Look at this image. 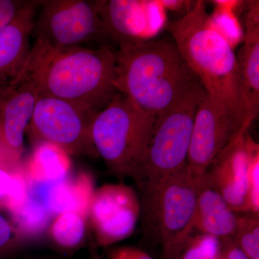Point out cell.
Instances as JSON below:
<instances>
[{"label":"cell","instance_id":"obj_1","mask_svg":"<svg viewBox=\"0 0 259 259\" xmlns=\"http://www.w3.org/2000/svg\"><path fill=\"white\" fill-rule=\"evenodd\" d=\"M166 30L209 98L243 123L251 124L233 47L204 2H197L187 14L167 24Z\"/></svg>","mask_w":259,"mask_h":259},{"label":"cell","instance_id":"obj_2","mask_svg":"<svg viewBox=\"0 0 259 259\" xmlns=\"http://www.w3.org/2000/svg\"><path fill=\"white\" fill-rule=\"evenodd\" d=\"M115 54L117 91L156 122L199 82L175 42L131 40Z\"/></svg>","mask_w":259,"mask_h":259},{"label":"cell","instance_id":"obj_3","mask_svg":"<svg viewBox=\"0 0 259 259\" xmlns=\"http://www.w3.org/2000/svg\"><path fill=\"white\" fill-rule=\"evenodd\" d=\"M115 49L79 46L48 57L30 73L39 95L79 104L97 113L118 95Z\"/></svg>","mask_w":259,"mask_h":259},{"label":"cell","instance_id":"obj_4","mask_svg":"<svg viewBox=\"0 0 259 259\" xmlns=\"http://www.w3.org/2000/svg\"><path fill=\"white\" fill-rule=\"evenodd\" d=\"M155 122L121 93L95 114L92 140L107 171L119 179L133 178L144 157Z\"/></svg>","mask_w":259,"mask_h":259},{"label":"cell","instance_id":"obj_5","mask_svg":"<svg viewBox=\"0 0 259 259\" xmlns=\"http://www.w3.org/2000/svg\"><path fill=\"white\" fill-rule=\"evenodd\" d=\"M197 186V178L187 166L141 193V214L161 245L163 259H180L195 232Z\"/></svg>","mask_w":259,"mask_h":259},{"label":"cell","instance_id":"obj_6","mask_svg":"<svg viewBox=\"0 0 259 259\" xmlns=\"http://www.w3.org/2000/svg\"><path fill=\"white\" fill-rule=\"evenodd\" d=\"M39 9L32 30L34 42L22 74H30L48 57L64 49L109 41L98 1L47 0Z\"/></svg>","mask_w":259,"mask_h":259},{"label":"cell","instance_id":"obj_7","mask_svg":"<svg viewBox=\"0 0 259 259\" xmlns=\"http://www.w3.org/2000/svg\"><path fill=\"white\" fill-rule=\"evenodd\" d=\"M205 94L201 83H196L155 122L144 157L132 178L141 193L188 166L194 116Z\"/></svg>","mask_w":259,"mask_h":259},{"label":"cell","instance_id":"obj_8","mask_svg":"<svg viewBox=\"0 0 259 259\" xmlns=\"http://www.w3.org/2000/svg\"><path fill=\"white\" fill-rule=\"evenodd\" d=\"M95 114L79 104L39 95L26 133L34 146L49 143L70 156L98 157L91 134Z\"/></svg>","mask_w":259,"mask_h":259},{"label":"cell","instance_id":"obj_9","mask_svg":"<svg viewBox=\"0 0 259 259\" xmlns=\"http://www.w3.org/2000/svg\"><path fill=\"white\" fill-rule=\"evenodd\" d=\"M39 97L31 74L0 83V167L21 168L24 139Z\"/></svg>","mask_w":259,"mask_h":259},{"label":"cell","instance_id":"obj_10","mask_svg":"<svg viewBox=\"0 0 259 259\" xmlns=\"http://www.w3.org/2000/svg\"><path fill=\"white\" fill-rule=\"evenodd\" d=\"M140 217L141 202L132 187L120 183L95 188L89 225L97 247L105 248L129 238Z\"/></svg>","mask_w":259,"mask_h":259},{"label":"cell","instance_id":"obj_11","mask_svg":"<svg viewBox=\"0 0 259 259\" xmlns=\"http://www.w3.org/2000/svg\"><path fill=\"white\" fill-rule=\"evenodd\" d=\"M245 126L241 120L213 102L207 93L199 102L188 156V167L195 177L204 175L213 160Z\"/></svg>","mask_w":259,"mask_h":259},{"label":"cell","instance_id":"obj_12","mask_svg":"<svg viewBox=\"0 0 259 259\" xmlns=\"http://www.w3.org/2000/svg\"><path fill=\"white\" fill-rule=\"evenodd\" d=\"M245 126L209 165L206 176L235 212L248 213L246 175L253 138Z\"/></svg>","mask_w":259,"mask_h":259},{"label":"cell","instance_id":"obj_13","mask_svg":"<svg viewBox=\"0 0 259 259\" xmlns=\"http://www.w3.org/2000/svg\"><path fill=\"white\" fill-rule=\"evenodd\" d=\"M42 1L27 0L11 23L0 32V83L13 81L28 63L34 21Z\"/></svg>","mask_w":259,"mask_h":259},{"label":"cell","instance_id":"obj_14","mask_svg":"<svg viewBox=\"0 0 259 259\" xmlns=\"http://www.w3.org/2000/svg\"><path fill=\"white\" fill-rule=\"evenodd\" d=\"M247 9L244 41L236 57L248 113L253 121L259 112V2H248Z\"/></svg>","mask_w":259,"mask_h":259},{"label":"cell","instance_id":"obj_15","mask_svg":"<svg viewBox=\"0 0 259 259\" xmlns=\"http://www.w3.org/2000/svg\"><path fill=\"white\" fill-rule=\"evenodd\" d=\"M194 229L219 239L233 236L238 214L209 182L205 174L197 177Z\"/></svg>","mask_w":259,"mask_h":259},{"label":"cell","instance_id":"obj_16","mask_svg":"<svg viewBox=\"0 0 259 259\" xmlns=\"http://www.w3.org/2000/svg\"><path fill=\"white\" fill-rule=\"evenodd\" d=\"M34 147L31 156L22 168L29 192L40 201L48 189L71 175L72 163L69 155L55 145L41 143Z\"/></svg>","mask_w":259,"mask_h":259},{"label":"cell","instance_id":"obj_17","mask_svg":"<svg viewBox=\"0 0 259 259\" xmlns=\"http://www.w3.org/2000/svg\"><path fill=\"white\" fill-rule=\"evenodd\" d=\"M95 187V179L86 171L78 172L48 189L41 202L54 218L69 211L88 214Z\"/></svg>","mask_w":259,"mask_h":259},{"label":"cell","instance_id":"obj_18","mask_svg":"<svg viewBox=\"0 0 259 259\" xmlns=\"http://www.w3.org/2000/svg\"><path fill=\"white\" fill-rule=\"evenodd\" d=\"M90 230L88 214L69 211L61 213L53 219L47 233L56 248L71 252L85 244Z\"/></svg>","mask_w":259,"mask_h":259},{"label":"cell","instance_id":"obj_19","mask_svg":"<svg viewBox=\"0 0 259 259\" xmlns=\"http://www.w3.org/2000/svg\"><path fill=\"white\" fill-rule=\"evenodd\" d=\"M8 214L26 244L38 239L47 233L54 218L44 203L30 192L21 204Z\"/></svg>","mask_w":259,"mask_h":259},{"label":"cell","instance_id":"obj_20","mask_svg":"<svg viewBox=\"0 0 259 259\" xmlns=\"http://www.w3.org/2000/svg\"><path fill=\"white\" fill-rule=\"evenodd\" d=\"M28 194V182L22 167L12 172L0 167V208L10 212L21 204Z\"/></svg>","mask_w":259,"mask_h":259},{"label":"cell","instance_id":"obj_21","mask_svg":"<svg viewBox=\"0 0 259 259\" xmlns=\"http://www.w3.org/2000/svg\"><path fill=\"white\" fill-rule=\"evenodd\" d=\"M231 238L248 259H259V214L238 216Z\"/></svg>","mask_w":259,"mask_h":259},{"label":"cell","instance_id":"obj_22","mask_svg":"<svg viewBox=\"0 0 259 259\" xmlns=\"http://www.w3.org/2000/svg\"><path fill=\"white\" fill-rule=\"evenodd\" d=\"M180 259H221V243L217 237L206 233L192 234Z\"/></svg>","mask_w":259,"mask_h":259},{"label":"cell","instance_id":"obj_23","mask_svg":"<svg viewBox=\"0 0 259 259\" xmlns=\"http://www.w3.org/2000/svg\"><path fill=\"white\" fill-rule=\"evenodd\" d=\"M246 188L248 213L259 214V146L253 139L250 146Z\"/></svg>","mask_w":259,"mask_h":259},{"label":"cell","instance_id":"obj_24","mask_svg":"<svg viewBox=\"0 0 259 259\" xmlns=\"http://www.w3.org/2000/svg\"><path fill=\"white\" fill-rule=\"evenodd\" d=\"M5 213L0 208V259H11L27 244Z\"/></svg>","mask_w":259,"mask_h":259},{"label":"cell","instance_id":"obj_25","mask_svg":"<svg viewBox=\"0 0 259 259\" xmlns=\"http://www.w3.org/2000/svg\"><path fill=\"white\" fill-rule=\"evenodd\" d=\"M27 0H0V32L15 18Z\"/></svg>","mask_w":259,"mask_h":259},{"label":"cell","instance_id":"obj_26","mask_svg":"<svg viewBox=\"0 0 259 259\" xmlns=\"http://www.w3.org/2000/svg\"><path fill=\"white\" fill-rule=\"evenodd\" d=\"M108 259H153L144 250L135 247L125 246L110 250Z\"/></svg>","mask_w":259,"mask_h":259},{"label":"cell","instance_id":"obj_27","mask_svg":"<svg viewBox=\"0 0 259 259\" xmlns=\"http://www.w3.org/2000/svg\"><path fill=\"white\" fill-rule=\"evenodd\" d=\"M221 259H248L245 253L233 241L231 237L221 238Z\"/></svg>","mask_w":259,"mask_h":259},{"label":"cell","instance_id":"obj_28","mask_svg":"<svg viewBox=\"0 0 259 259\" xmlns=\"http://www.w3.org/2000/svg\"><path fill=\"white\" fill-rule=\"evenodd\" d=\"M90 255L88 259H102L97 251V246L94 241L93 236H90Z\"/></svg>","mask_w":259,"mask_h":259},{"label":"cell","instance_id":"obj_29","mask_svg":"<svg viewBox=\"0 0 259 259\" xmlns=\"http://www.w3.org/2000/svg\"><path fill=\"white\" fill-rule=\"evenodd\" d=\"M11 259H66L63 257L49 255H24L22 257H14Z\"/></svg>","mask_w":259,"mask_h":259}]
</instances>
